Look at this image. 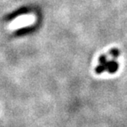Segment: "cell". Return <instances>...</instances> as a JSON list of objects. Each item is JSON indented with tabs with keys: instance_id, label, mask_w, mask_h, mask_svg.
Segmentation results:
<instances>
[{
	"instance_id": "cell-1",
	"label": "cell",
	"mask_w": 127,
	"mask_h": 127,
	"mask_svg": "<svg viewBox=\"0 0 127 127\" xmlns=\"http://www.w3.org/2000/svg\"><path fill=\"white\" fill-rule=\"evenodd\" d=\"M110 54H111V55H112L113 58H117L119 55V54H120V52H119V50L117 49H113L110 51Z\"/></svg>"
}]
</instances>
